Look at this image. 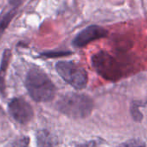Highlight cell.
I'll use <instances>...</instances> for the list:
<instances>
[{
	"instance_id": "obj_1",
	"label": "cell",
	"mask_w": 147,
	"mask_h": 147,
	"mask_svg": "<svg viewBox=\"0 0 147 147\" xmlns=\"http://www.w3.org/2000/svg\"><path fill=\"white\" fill-rule=\"evenodd\" d=\"M25 84L30 96L36 102H49L55 97L54 84L40 69L33 68L28 72Z\"/></svg>"
},
{
	"instance_id": "obj_2",
	"label": "cell",
	"mask_w": 147,
	"mask_h": 147,
	"mask_svg": "<svg viewBox=\"0 0 147 147\" xmlns=\"http://www.w3.org/2000/svg\"><path fill=\"white\" fill-rule=\"evenodd\" d=\"M58 109L68 117L82 119L88 116L93 109L92 99L82 94H68L57 103Z\"/></svg>"
},
{
	"instance_id": "obj_3",
	"label": "cell",
	"mask_w": 147,
	"mask_h": 147,
	"mask_svg": "<svg viewBox=\"0 0 147 147\" xmlns=\"http://www.w3.org/2000/svg\"><path fill=\"white\" fill-rule=\"evenodd\" d=\"M55 69L61 78L76 90H82L88 84L86 70L71 61H60Z\"/></svg>"
},
{
	"instance_id": "obj_4",
	"label": "cell",
	"mask_w": 147,
	"mask_h": 147,
	"mask_svg": "<svg viewBox=\"0 0 147 147\" xmlns=\"http://www.w3.org/2000/svg\"><path fill=\"white\" fill-rule=\"evenodd\" d=\"M92 62L97 72L107 80L115 81L123 75L119 61L105 52L96 53L93 57Z\"/></svg>"
},
{
	"instance_id": "obj_5",
	"label": "cell",
	"mask_w": 147,
	"mask_h": 147,
	"mask_svg": "<svg viewBox=\"0 0 147 147\" xmlns=\"http://www.w3.org/2000/svg\"><path fill=\"white\" fill-rule=\"evenodd\" d=\"M9 110L12 117L19 123L25 124L33 117L31 106L22 98L13 99L9 105Z\"/></svg>"
},
{
	"instance_id": "obj_6",
	"label": "cell",
	"mask_w": 147,
	"mask_h": 147,
	"mask_svg": "<svg viewBox=\"0 0 147 147\" xmlns=\"http://www.w3.org/2000/svg\"><path fill=\"white\" fill-rule=\"evenodd\" d=\"M107 34V31L101 26H88L75 36L73 40V45L76 47H82L95 40L105 37Z\"/></svg>"
},
{
	"instance_id": "obj_7",
	"label": "cell",
	"mask_w": 147,
	"mask_h": 147,
	"mask_svg": "<svg viewBox=\"0 0 147 147\" xmlns=\"http://www.w3.org/2000/svg\"><path fill=\"white\" fill-rule=\"evenodd\" d=\"M17 8L18 7H13L10 10L5 11V12L3 11L0 15V39L3 36V34L4 31L6 30L7 27L9 26V24L14 18V16H16Z\"/></svg>"
},
{
	"instance_id": "obj_8",
	"label": "cell",
	"mask_w": 147,
	"mask_h": 147,
	"mask_svg": "<svg viewBox=\"0 0 147 147\" xmlns=\"http://www.w3.org/2000/svg\"><path fill=\"white\" fill-rule=\"evenodd\" d=\"M10 57H11L10 50V49L4 50V52L3 53L1 65H0V90L2 92L3 91V89H4V78H5L7 67H8Z\"/></svg>"
},
{
	"instance_id": "obj_9",
	"label": "cell",
	"mask_w": 147,
	"mask_h": 147,
	"mask_svg": "<svg viewBox=\"0 0 147 147\" xmlns=\"http://www.w3.org/2000/svg\"><path fill=\"white\" fill-rule=\"evenodd\" d=\"M29 143V140L27 137H23L16 140L15 141L9 144L6 147H28Z\"/></svg>"
},
{
	"instance_id": "obj_10",
	"label": "cell",
	"mask_w": 147,
	"mask_h": 147,
	"mask_svg": "<svg viewBox=\"0 0 147 147\" xmlns=\"http://www.w3.org/2000/svg\"><path fill=\"white\" fill-rule=\"evenodd\" d=\"M118 147H146V145L140 140H128Z\"/></svg>"
},
{
	"instance_id": "obj_11",
	"label": "cell",
	"mask_w": 147,
	"mask_h": 147,
	"mask_svg": "<svg viewBox=\"0 0 147 147\" xmlns=\"http://www.w3.org/2000/svg\"><path fill=\"white\" fill-rule=\"evenodd\" d=\"M67 54H69V53L61 52V53H43V55L47 56V57H56V56H62V55H67Z\"/></svg>"
},
{
	"instance_id": "obj_12",
	"label": "cell",
	"mask_w": 147,
	"mask_h": 147,
	"mask_svg": "<svg viewBox=\"0 0 147 147\" xmlns=\"http://www.w3.org/2000/svg\"><path fill=\"white\" fill-rule=\"evenodd\" d=\"M76 147H99L98 145L94 142V141H90V142H88V143H85V144H81V145H79Z\"/></svg>"
},
{
	"instance_id": "obj_13",
	"label": "cell",
	"mask_w": 147,
	"mask_h": 147,
	"mask_svg": "<svg viewBox=\"0 0 147 147\" xmlns=\"http://www.w3.org/2000/svg\"><path fill=\"white\" fill-rule=\"evenodd\" d=\"M22 0H9V3L13 7H18Z\"/></svg>"
}]
</instances>
